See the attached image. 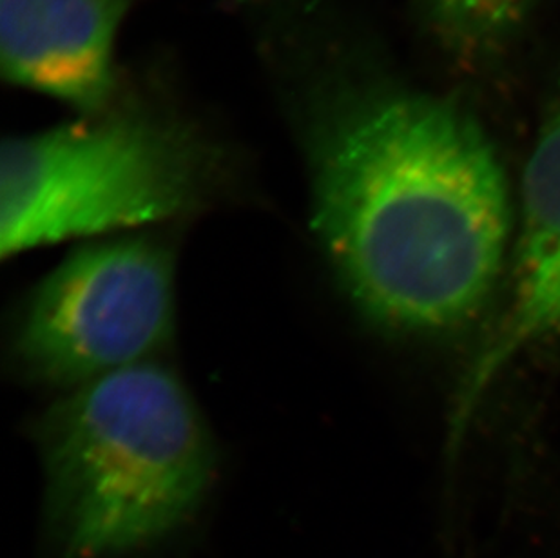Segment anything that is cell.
Wrapping results in <instances>:
<instances>
[{"instance_id": "cell-1", "label": "cell", "mask_w": 560, "mask_h": 558, "mask_svg": "<svg viewBox=\"0 0 560 558\" xmlns=\"http://www.w3.org/2000/svg\"><path fill=\"white\" fill-rule=\"evenodd\" d=\"M312 226L355 309L377 327L435 336L488 305L512 201L492 140L459 102L328 60L305 69Z\"/></svg>"}, {"instance_id": "cell-5", "label": "cell", "mask_w": 560, "mask_h": 558, "mask_svg": "<svg viewBox=\"0 0 560 558\" xmlns=\"http://www.w3.org/2000/svg\"><path fill=\"white\" fill-rule=\"evenodd\" d=\"M521 195L510 298L457 395L450 422L452 447L465 435L482 394L518 350L560 336V88L546 109Z\"/></svg>"}, {"instance_id": "cell-2", "label": "cell", "mask_w": 560, "mask_h": 558, "mask_svg": "<svg viewBox=\"0 0 560 558\" xmlns=\"http://www.w3.org/2000/svg\"><path fill=\"white\" fill-rule=\"evenodd\" d=\"M46 521L66 558H115L171 537L206 501L211 433L178 375L156 363L69 391L35 425Z\"/></svg>"}, {"instance_id": "cell-7", "label": "cell", "mask_w": 560, "mask_h": 558, "mask_svg": "<svg viewBox=\"0 0 560 558\" xmlns=\"http://www.w3.org/2000/svg\"><path fill=\"white\" fill-rule=\"evenodd\" d=\"M435 33L463 57H492L517 37L537 0H419Z\"/></svg>"}, {"instance_id": "cell-4", "label": "cell", "mask_w": 560, "mask_h": 558, "mask_svg": "<svg viewBox=\"0 0 560 558\" xmlns=\"http://www.w3.org/2000/svg\"><path fill=\"white\" fill-rule=\"evenodd\" d=\"M175 253L156 236L109 237L69 254L16 319L19 369L69 392L148 363L175 328Z\"/></svg>"}, {"instance_id": "cell-3", "label": "cell", "mask_w": 560, "mask_h": 558, "mask_svg": "<svg viewBox=\"0 0 560 558\" xmlns=\"http://www.w3.org/2000/svg\"><path fill=\"white\" fill-rule=\"evenodd\" d=\"M220 149L187 121L106 109L13 137L0 160V254L170 222L218 195Z\"/></svg>"}, {"instance_id": "cell-6", "label": "cell", "mask_w": 560, "mask_h": 558, "mask_svg": "<svg viewBox=\"0 0 560 558\" xmlns=\"http://www.w3.org/2000/svg\"><path fill=\"white\" fill-rule=\"evenodd\" d=\"M132 0H0V63L11 84L84 115L109 109L115 40Z\"/></svg>"}]
</instances>
